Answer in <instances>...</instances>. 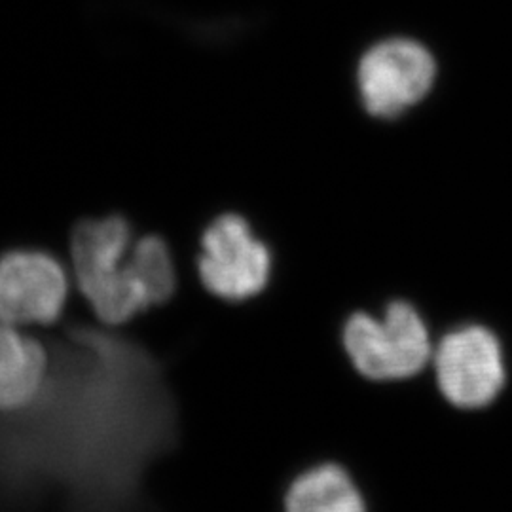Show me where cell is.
I'll use <instances>...</instances> for the list:
<instances>
[{
	"label": "cell",
	"mask_w": 512,
	"mask_h": 512,
	"mask_svg": "<svg viewBox=\"0 0 512 512\" xmlns=\"http://www.w3.org/2000/svg\"><path fill=\"white\" fill-rule=\"evenodd\" d=\"M71 255L80 291L109 325L162 304L175 289V266L164 239L147 236L131 243L122 217L82 220L74 228Z\"/></svg>",
	"instance_id": "6da1fadb"
},
{
	"label": "cell",
	"mask_w": 512,
	"mask_h": 512,
	"mask_svg": "<svg viewBox=\"0 0 512 512\" xmlns=\"http://www.w3.org/2000/svg\"><path fill=\"white\" fill-rule=\"evenodd\" d=\"M351 363L370 380H403L421 372L433 349L418 311L404 302L391 304L382 321L355 313L344 330Z\"/></svg>",
	"instance_id": "7a4b0ae2"
},
{
	"label": "cell",
	"mask_w": 512,
	"mask_h": 512,
	"mask_svg": "<svg viewBox=\"0 0 512 512\" xmlns=\"http://www.w3.org/2000/svg\"><path fill=\"white\" fill-rule=\"evenodd\" d=\"M198 268L211 293L238 302L262 293L272 272V256L249 222L230 213L205 230Z\"/></svg>",
	"instance_id": "3957f363"
},
{
	"label": "cell",
	"mask_w": 512,
	"mask_h": 512,
	"mask_svg": "<svg viewBox=\"0 0 512 512\" xmlns=\"http://www.w3.org/2000/svg\"><path fill=\"white\" fill-rule=\"evenodd\" d=\"M437 65L427 48L408 38L380 42L359 65V90L366 110L395 118L421 101L433 86Z\"/></svg>",
	"instance_id": "277c9868"
},
{
	"label": "cell",
	"mask_w": 512,
	"mask_h": 512,
	"mask_svg": "<svg viewBox=\"0 0 512 512\" xmlns=\"http://www.w3.org/2000/svg\"><path fill=\"white\" fill-rule=\"evenodd\" d=\"M433 359L440 391L459 408L486 406L505 385L503 351L488 329L450 332L440 340Z\"/></svg>",
	"instance_id": "5b68a950"
},
{
	"label": "cell",
	"mask_w": 512,
	"mask_h": 512,
	"mask_svg": "<svg viewBox=\"0 0 512 512\" xmlns=\"http://www.w3.org/2000/svg\"><path fill=\"white\" fill-rule=\"evenodd\" d=\"M65 300L67 275L54 256L12 251L0 258V323H54Z\"/></svg>",
	"instance_id": "8992f818"
},
{
	"label": "cell",
	"mask_w": 512,
	"mask_h": 512,
	"mask_svg": "<svg viewBox=\"0 0 512 512\" xmlns=\"http://www.w3.org/2000/svg\"><path fill=\"white\" fill-rule=\"evenodd\" d=\"M50 359L44 348L14 325L0 323V410L33 406L48 385Z\"/></svg>",
	"instance_id": "52a82bcc"
},
{
	"label": "cell",
	"mask_w": 512,
	"mask_h": 512,
	"mask_svg": "<svg viewBox=\"0 0 512 512\" xmlns=\"http://www.w3.org/2000/svg\"><path fill=\"white\" fill-rule=\"evenodd\" d=\"M285 512L366 511L348 473L336 465H321L294 482L285 499Z\"/></svg>",
	"instance_id": "ba28073f"
}]
</instances>
